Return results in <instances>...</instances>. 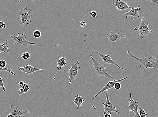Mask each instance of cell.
<instances>
[{
  "mask_svg": "<svg viewBox=\"0 0 158 117\" xmlns=\"http://www.w3.org/2000/svg\"><path fill=\"white\" fill-rule=\"evenodd\" d=\"M127 53L130 55L131 58L138 61L141 64L140 66L144 71L150 68H154L158 70V60L157 58L154 56H151L149 58L143 57L142 58L136 57L133 55L130 51H127Z\"/></svg>",
  "mask_w": 158,
  "mask_h": 117,
  "instance_id": "6da1fadb",
  "label": "cell"
},
{
  "mask_svg": "<svg viewBox=\"0 0 158 117\" xmlns=\"http://www.w3.org/2000/svg\"><path fill=\"white\" fill-rule=\"evenodd\" d=\"M90 57L93 63V66L96 71V74L98 77L100 76H104L109 79H112L113 81H115V78L107 73L106 70V67L96 61L92 57V55H90Z\"/></svg>",
  "mask_w": 158,
  "mask_h": 117,
  "instance_id": "7a4b0ae2",
  "label": "cell"
},
{
  "mask_svg": "<svg viewBox=\"0 0 158 117\" xmlns=\"http://www.w3.org/2000/svg\"><path fill=\"white\" fill-rule=\"evenodd\" d=\"M27 6L25 8H23L20 10L19 12V20H21V22L20 24L21 26H24L26 25H30L32 23L31 17L32 16L33 11L31 8L29 10L28 12H27Z\"/></svg>",
  "mask_w": 158,
  "mask_h": 117,
  "instance_id": "3957f363",
  "label": "cell"
},
{
  "mask_svg": "<svg viewBox=\"0 0 158 117\" xmlns=\"http://www.w3.org/2000/svg\"><path fill=\"white\" fill-rule=\"evenodd\" d=\"M145 17H143L141 18V22L139 25H137L134 29V31H138L139 34L138 36L141 39H143L144 37L147 36L149 33H153L152 29L149 28V23H144V19Z\"/></svg>",
  "mask_w": 158,
  "mask_h": 117,
  "instance_id": "277c9868",
  "label": "cell"
},
{
  "mask_svg": "<svg viewBox=\"0 0 158 117\" xmlns=\"http://www.w3.org/2000/svg\"><path fill=\"white\" fill-rule=\"evenodd\" d=\"M18 36H11V38L13 40V42L16 45H19L20 46H27L30 45H34L35 43L29 42L26 40L27 36L23 33H18Z\"/></svg>",
  "mask_w": 158,
  "mask_h": 117,
  "instance_id": "5b68a950",
  "label": "cell"
},
{
  "mask_svg": "<svg viewBox=\"0 0 158 117\" xmlns=\"http://www.w3.org/2000/svg\"><path fill=\"white\" fill-rule=\"evenodd\" d=\"M105 96L106 102L103 103V106L104 107V109L103 111V114L105 115L106 114H109L111 115L112 112H115L119 115V112L116 111L115 107L113 106L109 100L108 90L106 91Z\"/></svg>",
  "mask_w": 158,
  "mask_h": 117,
  "instance_id": "8992f818",
  "label": "cell"
},
{
  "mask_svg": "<svg viewBox=\"0 0 158 117\" xmlns=\"http://www.w3.org/2000/svg\"><path fill=\"white\" fill-rule=\"evenodd\" d=\"M80 63L78 60H76L75 64L72 63L71 64V67L69 68L68 72V80L69 81V84L70 85L71 82L75 80L78 76V71L81 68L79 67Z\"/></svg>",
  "mask_w": 158,
  "mask_h": 117,
  "instance_id": "52a82bcc",
  "label": "cell"
},
{
  "mask_svg": "<svg viewBox=\"0 0 158 117\" xmlns=\"http://www.w3.org/2000/svg\"><path fill=\"white\" fill-rule=\"evenodd\" d=\"M129 96L130 99L128 102V107L129 109V112L135 114L137 117H140L138 111L139 103L134 100L131 92L130 93Z\"/></svg>",
  "mask_w": 158,
  "mask_h": 117,
  "instance_id": "ba28073f",
  "label": "cell"
},
{
  "mask_svg": "<svg viewBox=\"0 0 158 117\" xmlns=\"http://www.w3.org/2000/svg\"><path fill=\"white\" fill-rule=\"evenodd\" d=\"M130 6L131 8V10L123 14V16H125L126 18H128L129 16H132L133 17V20L138 19L140 16L138 12L142 9L140 5H138L137 8H135L132 4L130 5Z\"/></svg>",
  "mask_w": 158,
  "mask_h": 117,
  "instance_id": "9c48e42d",
  "label": "cell"
},
{
  "mask_svg": "<svg viewBox=\"0 0 158 117\" xmlns=\"http://www.w3.org/2000/svg\"><path fill=\"white\" fill-rule=\"evenodd\" d=\"M94 51L96 53L98 54L99 56L101 57L104 63L114 65L115 66L120 68V69L124 71L126 70L125 68L120 67L117 64H116L115 61H113L111 57L109 56V54L106 55L105 54L98 52V51L96 50H95Z\"/></svg>",
  "mask_w": 158,
  "mask_h": 117,
  "instance_id": "30bf717a",
  "label": "cell"
},
{
  "mask_svg": "<svg viewBox=\"0 0 158 117\" xmlns=\"http://www.w3.org/2000/svg\"><path fill=\"white\" fill-rule=\"evenodd\" d=\"M126 37L125 35L119 33H116L113 31L110 34H106V37L107 41L109 43H115L119 41L122 38H125Z\"/></svg>",
  "mask_w": 158,
  "mask_h": 117,
  "instance_id": "8fae6325",
  "label": "cell"
},
{
  "mask_svg": "<svg viewBox=\"0 0 158 117\" xmlns=\"http://www.w3.org/2000/svg\"><path fill=\"white\" fill-rule=\"evenodd\" d=\"M128 78V77H126L124 78H123L122 79H121V80H115V81H109L108 82V83L106 84L105 87L103 88L100 91L98 92L96 95H95V96H94L93 97L92 99H94L96 97H97V96H98L99 95H100L102 93V92H104L105 91H106L107 90H108L109 89H110L111 88H113L114 87V85L116 82H121L125 80Z\"/></svg>",
  "mask_w": 158,
  "mask_h": 117,
  "instance_id": "7c38bea8",
  "label": "cell"
},
{
  "mask_svg": "<svg viewBox=\"0 0 158 117\" xmlns=\"http://www.w3.org/2000/svg\"><path fill=\"white\" fill-rule=\"evenodd\" d=\"M11 109V113L13 115V117H21L22 116H25L29 113L30 109H27L25 111H20L16 106L13 105H11L10 106Z\"/></svg>",
  "mask_w": 158,
  "mask_h": 117,
  "instance_id": "4fadbf2b",
  "label": "cell"
},
{
  "mask_svg": "<svg viewBox=\"0 0 158 117\" xmlns=\"http://www.w3.org/2000/svg\"><path fill=\"white\" fill-rule=\"evenodd\" d=\"M18 69L19 70L23 72L26 73L27 75L29 74H34L36 71H43V69H40L35 67H34L31 65L30 64H26V66L24 67H18Z\"/></svg>",
  "mask_w": 158,
  "mask_h": 117,
  "instance_id": "5bb4252c",
  "label": "cell"
},
{
  "mask_svg": "<svg viewBox=\"0 0 158 117\" xmlns=\"http://www.w3.org/2000/svg\"><path fill=\"white\" fill-rule=\"evenodd\" d=\"M112 5L119 11L125 10L128 9H131V8L127 2L121 0H118L112 2Z\"/></svg>",
  "mask_w": 158,
  "mask_h": 117,
  "instance_id": "9a60e30c",
  "label": "cell"
},
{
  "mask_svg": "<svg viewBox=\"0 0 158 117\" xmlns=\"http://www.w3.org/2000/svg\"><path fill=\"white\" fill-rule=\"evenodd\" d=\"M66 59L64 56L62 57L61 58H59L57 61V70L56 73L55 75V77L54 78V80H55L57 76L58 73H59V72L61 70V68L65 66L66 64Z\"/></svg>",
  "mask_w": 158,
  "mask_h": 117,
  "instance_id": "2e32d148",
  "label": "cell"
},
{
  "mask_svg": "<svg viewBox=\"0 0 158 117\" xmlns=\"http://www.w3.org/2000/svg\"><path fill=\"white\" fill-rule=\"evenodd\" d=\"M85 101L82 96H80L77 94L75 96L73 102L74 104L77 106V109H79L80 107L83 104Z\"/></svg>",
  "mask_w": 158,
  "mask_h": 117,
  "instance_id": "e0dca14e",
  "label": "cell"
},
{
  "mask_svg": "<svg viewBox=\"0 0 158 117\" xmlns=\"http://www.w3.org/2000/svg\"><path fill=\"white\" fill-rule=\"evenodd\" d=\"M8 40L6 39L5 42L3 44H0V54L2 52H3L9 53L11 51L9 49V44L8 43Z\"/></svg>",
  "mask_w": 158,
  "mask_h": 117,
  "instance_id": "ac0fdd59",
  "label": "cell"
},
{
  "mask_svg": "<svg viewBox=\"0 0 158 117\" xmlns=\"http://www.w3.org/2000/svg\"><path fill=\"white\" fill-rule=\"evenodd\" d=\"M138 111L140 117H146L147 115L144 110L140 107L139 106L138 107Z\"/></svg>",
  "mask_w": 158,
  "mask_h": 117,
  "instance_id": "d6986e66",
  "label": "cell"
},
{
  "mask_svg": "<svg viewBox=\"0 0 158 117\" xmlns=\"http://www.w3.org/2000/svg\"><path fill=\"white\" fill-rule=\"evenodd\" d=\"M0 71H6L8 72L9 73H11L13 76H15L16 75L14 72H13L12 70V69L8 68H1L0 67Z\"/></svg>",
  "mask_w": 158,
  "mask_h": 117,
  "instance_id": "ffe728a7",
  "label": "cell"
},
{
  "mask_svg": "<svg viewBox=\"0 0 158 117\" xmlns=\"http://www.w3.org/2000/svg\"><path fill=\"white\" fill-rule=\"evenodd\" d=\"M41 35H42V33L38 30H35L33 33V36L36 38H39L41 36Z\"/></svg>",
  "mask_w": 158,
  "mask_h": 117,
  "instance_id": "44dd1931",
  "label": "cell"
},
{
  "mask_svg": "<svg viewBox=\"0 0 158 117\" xmlns=\"http://www.w3.org/2000/svg\"><path fill=\"white\" fill-rule=\"evenodd\" d=\"M21 57L24 60H28L30 57V54L28 52H25L22 54Z\"/></svg>",
  "mask_w": 158,
  "mask_h": 117,
  "instance_id": "7402d4cb",
  "label": "cell"
},
{
  "mask_svg": "<svg viewBox=\"0 0 158 117\" xmlns=\"http://www.w3.org/2000/svg\"><path fill=\"white\" fill-rule=\"evenodd\" d=\"M6 61L4 60H0V67L5 68L7 65Z\"/></svg>",
  "mask_w": 158,
  "mask_h": 117,
  "instance_id": "603a6c76",
  "label": "cell"
},
{
  "mask_svg": "<svg viewBox=\"0 0 158 117\" xmlns=\"http://www.w3.org/2000/svg\"><path fill=\"white\" fill-rule=\"evenodd\" d=\"M0 87L2 88L3 91L5 92L6 91V88L5 87L2 78L1 76H0Z\"/></svg>",
  "mask_w": 158,
  "mask_h": 117,
  "instance_id": "cb8c5ba5",
  "label": "cell"
},
{
  "mask_svg": "<svg viewBox=\"0 0 158 117\" xmlns=\"http://www.w3.org/2000/svg\"><path fill=\"white\" fill-rule=\"evenodd\" d=\"M115 89L116 90H119V89L121 88V84L119 82H116L114 85Z\"/></svg>",
  "mask_w": 158,
  "mask_h": 117,
  "instance_id": "d4e9b609",
  "label": "cell"
},
{
  "mask_svg": "<svg viewBox=\"0 0 158 117\" xmlns=\"http://www.w3.org/2000/svg\"><path fill=\"white\" fill-rule=\"evenodd\" d=\"M90 15L92 17H93V18H95V17H97L98 16V14L97 12H96L95 11H92L90 13Z\"/></svg>",
  "mask_w": 158,
  "mask_h": 117,
  "instance_id": "484cf974",
  "label": "cell"
},
{
  "mask_svg": "<svg viewBox=\"0 0 158 117\" xmlns=\"http://www.w3.org/2000/svg\"><path fill=\"white\" fill-rule=\"evenodd\" d=\"M150 2V5L151 6H156L158 4V1L151 0Z\"/></svg>",
  "mask_w": 158,
  "mask_h": 117,
  "instance_id": "4316f807",
  "label": "cell"
},
{
  "mask_svg": "<svg viewBox=\"0 0 158 117\" xmlns=\"http://www.w3.org/2000/svg\"><path fill=\"white\" fill-rule=\"evenodd\" d=\"M6 25L3 21L0 20V29L4 28L5 29Z\"/></svg>",
  "mask_w": 158,
  "mask_h": 117,
  "instance_id": "83f0119b",
  "label": "cell"
},
{
  "mask_svg": "<svg viewBox=\"0 0 158 117\" xmlns=\"http://www.w3.org/2000/svg\"><path fill=\"white\" fill-rule=\"evenodd\" d=\"M23 88L28 89V90H30V88L29 87V86L26 83H24V84L23 85V87H21Z\"/></svg>",
  "mask_w": 158,
  "mask_h": 117,
  "instance_id": "f1b7e54d",
  "label": "cell"
},
{
  "mask_svg": "<svg viewBox=\"0 0 158 117\" xmlns=\"http://www.w3.org/2000/svg\"><path fill=\"white\" fill-rule=\"evenodd\" d=\"M80 25L81 27H85L87 25V23L85 21H82L80 23Z\"/></svg>",
  "mask_w": 158,
  "mask_h": 117,
  "instance_id": "f546056e",
  "label": "cell"
},
{
  "mask_svg": "<svg viewBox=\"0 0 158 117\" xmlns=\"http://www.w3.org/2000/svg\"><path fill=\"white\" fill-rule=\"evenodd\" d=\"M18 84H19V85L20 87H22L24 84V82L22 81H20L19 82H18Z\"/></svg>",
  "mask_w": 158,
  "mask_h": 117,
  "instance_id": "4dcf8cb0",
  "label": "cell"
},
{
  "mask_svg": "<svg viewBox=\"0 0 158 117\" xmlns=\"http://www.w3.org/2000/svg\"><path fill=\"white\" fill-rule=\"evenodd\" d=\"M104 117H111V115L106 114L105 115Z\"/></svg>",
  "mask_w": 158,
  "mask_h": 117,
  "instance_id": "1f68e13d",
  "label": "cell"
},
{
  "mask_svg": "<svg viewBox=\"0 0 158 117\" xmlns=\"http://www.w3.org/2000/svg\"><path fill=\"white\" fill-rule=\"evenodd\" d=\"M7 117H13V116L10 113V114H9L7 116Z\"/></svg>",
  "mask_w": 158,
  "mask_h": 117,
  "instance_id": "d6a6232c",
  "label": "cell"
}]
</instances>
